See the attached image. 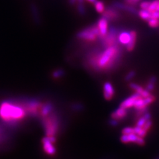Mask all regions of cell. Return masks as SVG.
I'll return each instance as SVG.
<instances>
[{
    "label": "cell",
    "mask_w": 159,
    "mask_h": 159,
    "mask_svg": "<svg viewBox=\"0 0 159 159\" xmlns=\"http://www.w3.org/2000/svg\"><path fill=\"white\" fill-rule=\"evenodd\" d=\"M139 97H141L139 93H135V94H133V96H130L129 98L125 99L120 105V107H124L125 109L130 108L134 106V103H135V102L136 101V99L139 98Z\"/></svg>",
    "instance_id": "12"
},
{
    "label": "cell",
    "mask_w": 159,
    "mask_h": 159,
    "mask_svg": "<svg viewBox=\"0 0 159 159\" xmlns=\"http://www.w3.org/2000/svg\"><path fill=\"white\" fill-rule=\"evenodd\" d=\"M147 106H146V104L144 102V98H142V97H139L136 99V101L135 102V103H134L133 107H135L137 110H141V109H143L144 108L147 107Z\"/></svg>",
    "instance_id": "21"
},
{
    "label": "cell",
    "mask_w": 159,
    "mask_h": 159,
    "mask_svg": "<svg viewBox=\"0 0 159 159\" xmlns=\"http://www.w3.org/2000/svg\"><path fill=\"white\" fill-rule=\"evenodd\" d=\"M130 88L135 90L136 93H139L142 98H147L149 96H151V94L148 91H147V89H143L141 86H140L138 84H136L135 83H131L130 84Z\"/></svg>",
    "instance_id": "16"
},
{
    "label": "cell",
    "mask_w": 159,
    "mask_h": 159,
    "mask_svg": "<svg viewBox=\"0 0 159 159\" xmlns=\"http://www.w3.org/2000/svg\"><path fill=\"white\" fill-rule=\"evenodd\" d=\"M159 3V0H154L152 2H151L150 6H149L147 10H148L150 12H152L154 11H156V9Z\"/></svg>",
    "instance_id": "28"
},
{
    "label": "cell",
    "mask_w": 159,
    "mask_h": 159,
    "mask_svg": "<svg viewBox=\"0 0 159 159\" xmlns=\"http://www.w3.org/2000/svg\"><path fill=\"white\" fill-rule=\"evenodd\" d=\"M110 124L112 126H116L118 124V121L116 120V119H112V120L110 121Z\"/></svg>",
    "instance_id": "39"
},
{
    "label": "cell",
    "mask_w": 159,
    "mask_h": 159,
    "mask_svg": "<svg viewBox=\"0 0 159 159\" xmlns=\"http://www.w3.org/2000/svg\"><path fill=\"white\" fill-rule=\"evenodd\" d=\"M93 4H94V7H95V9L97 11V12H98L99 13H102L104 11V10L106 9L105 4H104L103 2L102 1L97 0V1Z\"/></svg>",
    "instance_id": "24"
},
{
    "label": "cell",
    "mask_w": 159,
    "mask_h": 159,
    "mask_svg": "<svg viewBox=\"0 0 159 159\" xmlns=\"http://www.w3.org/2000/svg\"><path fill=\"white\" fill-rule=\"evenodd\" d=\"M119 30L116 27H110L105 37L100 39L101 45L103 48H107L118 44Z\"/></svg>",
    "instance_id": "6"
},
{
    "label": "cell",
    "mask_w": 159,
    "mask_h": 159,
    "mask_svg": "<svg viewBox=\"0 0 159 159\" xmlns=\"http://www.w3.org/2000/svg\"><path fill=\"white\" fill-rule=\"evenodd\" d=\"M76 38L85 43H93L99 39V34L96 24L84 28L76 34Z\"/></svg>",
    "instance_id": "4"
},
{
    "label": "cell",
    "mask_w": 159,
    "mask_h": 159,
    "mask_svg": "<svg viewBox=\"0 0 159 159\" xmlns=\"http://www.w3.org/2000/svg\"><path fill=\"white\" fill-rule=\"evenodd\" d=\"M147 121H148V120H147V119L145 117H144V116H143L141 118H139V119L137 121V126L140 127H143L144 126V125L145 124Z\"/></svg>",
    "instance_id": "30"
},
{
    "label": "cell",
    "mask_w": 159,
    "mask_h": 159,
    "mask_svg": "<svg viewBox=\"0 0 159 159\" xmlns=\"http://www.w3.org/2000/svg\"><path fill=\"white\" fill-rule=\"evenodd\" d=\"M43 148L44 152L49 156H54L57 152L55 147L54 146V143L51 141L48 137H45L42 139Z\"/></svg>",
    "instance_id": "8"
},
{
    "label": "cell",
    "mask_w": 159,
    "mask_h": 159,
    "mask_svg": "<svg viewBox=\"0 0 159 159\" xmlns=\"http://www.w3.org/2000/svg\"><path fill=\"white\" fill-rule=\"evenodd\" d=\"M150 2H147V1H144L141 3L140 4V7L142 9H148L149 6H150Z\"/></svg>",
    "instance_id": "32"
},
{
    "label": "cell",
    "mask_w": 159,
    "mask_h": 159,
    "mask_svg": "<svg viewBox=\"0 0 159 159\" xmlns=\"http://www.w3.org/2000/svg\"><path fill=\"white\" fill-rule=\"evenodd\" d=\"M148 25L152 28H157L159 27V19H154L151 18L148 20Z\"/></svg>",
    "instance_id": "27"
},
{
    "label": "cell",
    "mask_w": 159,
    "mask_h": 159,
    "mask_svg": "<svg viewBox=\"0 0 159 159\" xmlns=\"http://www.w3.org/2000/svg\"><path fill=\"white\" fill-rule=\"evenodd\" d=\"M131 40V32L123 31L119 33L118 42L123 45H127Z\"/></svg>",
    "instance_id": "15"
},
{
    "label": "cell",
    "mask_w": 159,
    "mask_h": 159,
    "mask_svg": "<svg viewBox=\"0 0 159 159\" xmlns=\"http://www.w3.org/2000/svg\"><path fill=\"white\" fill-rule=\"evenodd\" d=\"M156 82H157V78L155 76H152L148 80V82L147 84V90L150 92V91H152L154 88L155 87V84H156Z\"/></svg>",
    "instance_id": "25"
},
{
    "label": "cell",
    "mask_w": 159,
    "mask_h": 159,
    "mask_svg": "<svg viewBox=\"0 0 159 159\" xmlns=\"http://www.w3.org/2000/svg\"><path fill=\"white\" fill-rule=\"evenodd\" d=\"M21 102L29 116L39 117L40 111L43 104L42 102L35 99H27Z\"/></svg>",
    "instance_id": "5"
},
{
    "label": "cell",
    "mask_w": 159,
    "mask_h": 159,
    "mask_svg": "<svg viewBox=\"0 0 159 159\" xmlns=\"http://www.w3.org/2000/svg\"><path fill=\"white\" fill-rule=\"evenodd\" d=\"M135 72L134 71H131L127 74V75L125 77V80H131V79H133L134 77H135Z\"/></svg>",
    "instance_id": "34"
},
{
    "label": "cell",
    "mask_w": 159,
    "mask_h": 159,
    "mask_svg": "<svg viewBox=\"0 0 159 159\" xmlns=\"http://www.w3.org/2000/svg\"><path fill=\"white\" fill-rule=\"evenodd\" d=\"M134 132H135V134H136L137 135L141 137H145V135L147 133V131L145 130V129H144L143 127H137V126H136L135 128H134Z\"/></svg>",
    "instance_id": "26"
},
{
    "label": "cell",
    "mask_w": 159,
    "mask_h": 159,
    "mask_svg": "<svg viewBox=\"0 0 159 159\" xmlns=\"http://www.w3.org/2000/svg\"><path fill=\"white\" fill-rule=\"evenodd\" d=\"M9 137L8 133L2 125H0V146L6 144L9 140Z\"/></svg>",
    "instance_id": "18"
},
{
    "label": "cell",
    "mask_w": 159,
    "mask_h": 159,
    "mask_svg": "<svg viewBox=\"0 0 159 159\" xmlns=\"http://www.w3.org/2000/svg\"><path fill=\"white\" fill-rule=\"evenodd\" d=\"M74 110H76V111H80L81 110V109H82V106H81L80 104L79 103H77V104H74V105L72 106Z\"/></svg>",
    "instance_id": "38"
},
{
    "label": "cell",
    "mask_w": 159,
    "mask_h": 159,
    "mask_svg": "<svg viewBox=\"0 0 159 159\" xmlns=\"http://www.w3.org/2000/svg\"><path fill=\"white\" fill-rule=\"evenodd\" d=\"M151 18L159 19V11H154L152 12H151Z\"/></svg>",
    "instance_id": "37"
},
{
    "label": "cell",
    "mask_w": 159,
    "mask_h": 159,
    "mask_svg": "<svg viewBox=\"0 0 159 159\" xmlns=\"http://www.w3.org/2000/svg\"><path fill=\"white\" fill-rule=\"evenodd\" d=\"M113 6L115 7L116 8H117L118 9L123 10V11H127L131 14L138 15L137 10L135 7H133V6H130V5H129L127 3L125 4V3H122L121 2H115L113 3Z\"/></svg>",
    "instance_id": "10"
},
{
    "label": "cell",
    "mask_w": 159,
    "mask_h": 159,
    "mask_svg": "<svg viewBox=\"0 0 159 159\" xmlns=\"http://www.w3.org/2000/svg\"><path fill=\"white\" fill-rule=\"evenodd\" d=\"M77 0H69V3L70 5H74L75 3H76Z\"/></svg>",
    "instance_id": "40"
},
{
    "label": "cell",
    "mask_w": 159,
    "mask_h": 159,
    "mask_svg": "<svg viewBox=\"0 0 159 159\" xmlns=\"http://www.w3.org/2000/svg\"><path fill=\"white\" fill-rule=\"evenodd\" d=\"M139 16L141 19L148 21V19H151V12L147 9H141L140 11H138Z\"/></svg>",
    "instance_id": "23"
},
{
    "label": "cell",
    "mask_w": 159,
    "mask_h": 159,
    "mask_svg": "<svg viewBox=\"0 0 159 159\" xmlns=\"http://www.w3.org/2000/svg\"><path fill=\"white\" fill-rule=\"evenodd\" d=\"M86 1H87L89 3H95L97 0H86Z\"/></svg>",
    "instance_id": "41"
},
{
    "label": "cell",
    "mask_w": 159,
    "mask_h": 159,
    "mask_svg": "<svg viewBox=\"0 0 159 159\" xmlns=\"http://www.w3.org/2000/svg\"><path fill=\"white\" fill-rule=\"evenodd\" d=\"M137 137H138V135H137L135 133L127 134V135L123 134V135L121 137V141L123 143H136Z\"/></svg>",
    "instance_id": "17"
},
{
    "label": "cell",
    "mask_w": 159,
    "mask_h": 159,
    "mask_svg": "<svg viewBox=\"0 0 159 159\" xmlns=\"http://www.w3.org/2000/svg\"><path fill=\"white\" fill-rule=\"evenodd\" d=\"M41 119L46 135L47 137H56L61 125L58 114L53 111L48 115L41 118Z\"/></svg>",
    "instance_id": "3"
},
{
    "label": "cell",
    "mask_w": 159,
    "mask_h": 159,
    "mask_svg": "<svg viewBox=\"0 0 159 159\" xmlns=\"http://www.w3.org/2000/svg\"><path fill=\"white\" fill-rule=\"evenodd\" d=\"M122 133L125 134V135H127V134L135 133V132H134V128H132V127L124 128L122 130Z\"/></svg>",
    "instance_id": "31"
},
{
    "label": "cell",
    "mask_w": 159,
    "mask_h": 159,
    "mask_svg": "<svg viewBox=\"0 0 159 159\" xmlns=\"http://www.w3.org/2000/svg\"><path fill=\"white\" fill-rule=\"evenodd\" d=\"M102 17H105L109 21H116L120 17V13H119L118 9L113 7H108L102 13Z\"/></svg>",
    "instance_id": "7"
},
{
    "label": "cell",
    "mask_w": 159,
    "mask_h": 159,
    "mask_svg": "<svg viewBox=\"0 0 159 159\" xmlns=\"http://www.w3.org/2000/svg\"><path fill=\"white\" fill-rule=\"evenodd\" d=\"M77 9L79 14L84 16L86 14V7L84 6V0H77Z\"/></svg>",
    "instance_id": "22"
},
{
    "label": "cell",
    "mask_w": 159,
    "mask_h": 159,
    "mask_svg": "<svg viewBox=\"0 0 159 159\" xmlns=\"http://www.w3.org/2000/svg\"><path fill=\"white\" fill-rule=\"evenodd\" d=\"M96 25L98 29L99 39H100L105 37L108 32V21L105 17H102L98 19Z\"/></svg>",
    "instance_id": "9"
},
{
    "label": "cell",
    "mask_w": 159,
    "mask_h": 159,
    "mask_svg": "<svg viewBox=\"0 0 159 159\" xmlns=\"http://www.w3.org/2000/svg\"><path fill=\"white\" fill-rule=\"evenodd\" d=\"M137 41V33L135 31H131V40L127 44V49L128 51H132L135 48Z\"/></svg>",
    "instance_id": "19"
},
{
    "label": "cell",
    "mask_w": 159,
    "mask_h": 159,
    "mask_svg": "<svg viewBox=\"0 0 159 159\" xmlns=\"http://www.w3.org/2000/svg\"><path fill=\"white\" fill-rule=\"evenodd\" d=\"M102 48L92 50L86 57V66L94 72L111 71L117 66L121 58L122 49L118 44Z\"/></svg>",
    "instance_id": "1"
},
{
    "label": "cell",
    "mask_w": 159,
    "mask_h": 159,
    "mask_svg": "<svg viewBox=\"0 0 159 159\" xmlns=\"http://www.w3.org/2000/svg\"><path fill=\"white\" fill-rule=\"evenodd\" d=\"M31 11L33 15V17L34 21L36 22V23L39 24L41 23V17H40L39 12L37 7L36 6V5L34 4H31Z\"/></svg>",
    "instance_id": "20"
},
{
    "label": "cell",
    "mask_w": 159,
    "mask_h": 159,
    "mask_svg": "<svg viewBox=\"0 0 159 159\" xmlns=\"http://www.w3.org/2000/svg\"><path fill=\"white\" fill-rule=\"evenodd\" d=\"M53 111H54V107L51 102H48L43 103V106L41 109V111H40L39 118L41 119L44 116L48 115L49 113H51Z\"/></svg>",
    "instance_id": "14"
},
{
    "label": "cell",
    "mask_w": 159,
    "mask_h": 159,
    "mask_svg": "<svg viewBox=\"0 0 159 159\" xmlns=\"http://www.w3.org/2000/svg\"><path fill=\"white\" fill-rule=\"evenodd\" d=\"M156 11H159V3H158V6H157V9H156Z\"/></svg>",
    "instance_id": "42"
},
{
    "label": "cell",
    "mask_w": 159,
    "mask_h": 159,
    "mask_svg": "<svg viewBox=\"0 0 159 159\" xmlns=\"http://www.w3.org/2000/svg\"><path fill=\"white\" fill-rule=\"evenodd\" d=\"M115 95V89L110 82H106L103 85V96L106 100H111Z\"/></svg>",
    "instance_id": "11"
},
{
    "label": "cell",
    "mask_w": 159,
    "mask_h": 159,
    "mask_svg": "<svg viewBox=\"0 0 159 159\" xmlns=\"http://www.w3.org/2000/svg\"><path fill=\"white\" fill-rule=\"evenodd\" d=\"M64 72L62 70L58 69V70H55V71H54L52 72V75L53 78L58 79V78L62 77L64 76Z\"/></svg>",
    "instance_id": "29"
},
{
    "label": "cell",
    "mask_w": 159,
    "mask_h": 159,
    "mask_svg": "<svg viewBox=\"0 0 159 159\" xmlns=\"http://www.w3.org/2000/svg\"><path fill=\"white\" fill-rule=\"evenodd\" d=\"M136 144H137V145H141V146H143L145 145V140H144L143 137L138 136L137 141H136Z\"/></svg>",
    "instance_id": "35"
},
{
    "label": "cell",
    "mask_w": 159,
    "mask_h": 159,
    "mask_svg": "<svg viewBox=\"0 0 159 159\" xmlns=\"http://www.w3.org/2000/svg\"><path fill=\"white\" fill-rule=\"evenodd\" d=\"M127 115V109L119 107L115 111H113L111 114V119H116L117 121L121 120L125 118Z\"/></svg>",
    "instance_id": "13"
},
{
    "label": "cell",
    "mask_w": 159,
    "mask_h": 159,
    "mask_svg": "<svg viewBox=\"0 0 159 159\" xmlns=\"http://www.w3.org/2000/svg\"><path fill=\"white\" fill-rule=\"evenodd\" d=\"M125 1L126 3L130 5V6H135L140 0H125Z\"/></svg>",
    "instance_id": "36"
},
{
    "label": "cell",
    "mask_w": 159,
    "mask_h": 159,
    "mask_svg": "<svg viewBox=\"0 0 159 159\" xmlns=\"http://www.w3.org/2000/svg\"><path fill=\"white\" fill-rule=\"evenodd\" d=\"M152 121H151V119H150V120H148V121H146L145 124V125H144L143 128L144 129H145V130L147 131L149 130V129H151V127H152Z\"/></svg>",
    "instance_id": "33"
},
{
    "label": "cell",
    "mask_w": 159,
    "mask_h": 159,
    "mask_svg": "<svg viewBox=\"0 0 159 159\" xmlns=\"http://www.w3.org/2000/svg\"><path fill=\"white\" fill-rule=\"evenodd\" d=\"M27 116L21 101H4L0 103V119L9 127H16Z\"/></svg>",
    "instance_id": "2"
}]
</instances>
